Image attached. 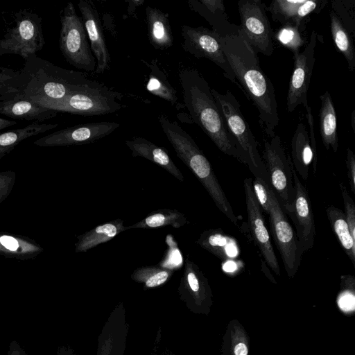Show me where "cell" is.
<instances>
[{"mask_svg":"<svg viewBox=\"0 0 355 355\" xmlns=\"http://www.w3.org/2000/svg\"><path fill=\"white\" fill-rule=\"evenodd\" d=\"M225 55L241 89L259 112V122L271 138L279 119L273 85L261 69L257 53L239 33L221 37Z\"/></svg>","mask_w":355,"mask_h":355,"instance_id":"1","label":"cell"},{"mask_svg":"<svg viewBox=\"0 0 355 355\" xmlns=\"http://www.w3.org/2000/svg\"><path fill=\"white\" fill-rule=\"evenodd\" d=\"M9 92L0 101L24 99L35 103L62 101L91 80L87 73L67 69L29 55Z\"/></svg>","mask_w":355,"mask_h":355,"instance_id":"2","label":"cell"},{"mask_svg":"<svg viewBox=\"0 0 355 355\" xmlns=\"http://www.w3.org/2000/svg\"><path fill=\"white\" fill-rule=\"evenodd\" d=\"M178 76L182 89L183 105L191 123H196L221 152L245 164L205 78L198 69L190 67H181Z\"/></svg>","mask_w":355,"mask_h":355,"instance_id":"3","label":"cell"},{"mask_svg":"<svg viewBox=\"0 0 355 355\" xmlns=\"http://www.w3.org/2000/svg\"><path fill=\"white\" fill-rule=\"evenodd\" d=\"M159 124L178 157L193 172L214 202L218 209L232 223L238 225V218L213 171L207 158L193 139L166 115L160 114Z\"/></svg>","mask_w":355,"mask_h":355,"instance_id":"4","label":"cell"},{"mask_svg":"<svg viewBox=\"0 0 355 355\" xmlns=\"http://www.w3.org/2000/svg\"><path fill=\"white\" fill-rule=\"evenodd\" d=\"M211 92L229 133L245 160V164L254 178L270 184L256 138L241 113L239 101L229 90L225 94H220L214 89H211Z\"/></svg>","mask_w":355,"mask_h":355,"instance_id":"5","label":"cell"},{"mask_svg":"<svg viewBox=\"0 0 355 355\" xmlns=\"http://www.w3.org/2000/svg\"><path fill=\"white\" fill-rule=\"evenodd\" d=\"M121 93L105 84L91 80L62 101L39 104L52 110L82 116L104 115L123 107Z\"/></svg>","mask_w":355,"mask_h":355,"instance_id":"6","label":"cell"},{"mask_svg":"<svg viewBox=\"0 0 355 355\" xmlns=\"http://www.w3.org/2000/svg\"><path fill=\"white\" fill-rule=\"evenodd\" d=\"M59 46L69 64L85 72L95 71L96 59L85 28L71 1L67 2L60 12Z\"/></svg>","mask_w":355,"mask_h":355,"instance_id":"7","label":"cell"},{"mask_svg":"<svg viewBox=\"0 0 355 355\" xmlns=\"http://www.w3.org/2000/svg\"><path fill=\"white\" fill-rule=\"evenodd\" d=\"M263 159L270 187L284 213L291 218L295 200L292 163L281 139L275 135L264 140Z\"/></svg>","mask_w":355,"mask_h":355,"instance_id":"8","label":"cell"},{"mask_svg":"<svg viewBox=\"0 0 355 355\" xmlns=\"http://www.w3.org/2000/svg\"><path fill=\"white\" fill-rule=\"evenodd\" d=\"M13 17L15 26L7 28L0 40V56L15 54L25 60L41 51L45 44L42 17L28 9L19 10Z\"/></svg>","mask_w":355,"mask_h":355,"instance_id":"9","label":"cell"},{"mask_svg":"<svg viewBox=\"0 0 355 355\" xmlns=\"http://www.w3.org/2000/svg\"><path fill=\"white\" fill-rule=\"evenodd\" d=\"M239 33L257 53L270 56L274 51L273 32L266 15V6L260 0H240Z\"/></svg>","mask_w":355,"mask_h":355,"instance_id":"10","label":"cell"},{"mask_svg":"<svg viewBox=\"0 0 355 355\" xmlns=\"http://www.w3.org/2000/svg\"><path fill=\"white\" fill-rule=\"evenodd\" d=\"M266 214L269 217L272 236L286 273L289 277H293L300 265L302 254L295 232L271 187L269 191V205Z\"/></svg>","mask_w":355,"mask_h":355,"instance_id":"11","label":"cell"},{"mask_svg":"<svg viewBox=\"0 0 355 355\" xmlns=\"http://www.w3.org/2000/svg\"><path fill=\"white\" fill-rule=\"evenodd\" d=\"M184 50L197 58H207L219 67L224 76L232 83L240 85L223 52L221 36L203 26H181Z\"/></svg>","mask_w":355,"mask_h":355,"instance_id":"12","label":"cell"},{"mask_svg":"<svg viewBox=\"0 0 355 355\" xmlns=\"http://www.w3.org/2000/svg\"><path fill=\"white\" fill-rule=\"evenodd\" d=\"M318 35L313 30L302 51L294 53V67L289 81L286 107L289 112L302 105L307 112L311 109L308 104L307 93L315 62V51Z\"/></svg>","mask_w":355,"mask_h":355,"instance_id":"13","label":"cell"},{"mask_svg":"<svg viewBox=\"0 0 355 355\" xmlns=\"http://www.w3.org/2000/svg\"><path fill=\"white\" fill-rule=\"evenodd\" d=\"M120 126L114 121H100L78 124L49 133L34 141L40 147L82 145L93 143L116 130Z\"/></svg>","mask_w":355,"mask_h":355,"instance_id":"14","label":"cell"},{"mask_svg":"<svg viewBox=\"0 0 355 355\" xmlns=\"http://www.w3.org/2000/svg\"><path fill=\"white\" fill-rule=\"evenodd\" d=\"M252 182V179L250 178H245L243 181L250 232L265 262L279 275L280 274L279 262L271 243L268 230L266 227L261 207L253 192Z\"/></svg>","mask_w":355,"mask_h":355,"instance_id":"15","label":"cell"},{"mask_svg":"<svg viewBox=\"0 0 355 355\" xmlns=\"http://www.w3.org/2000/svg\"><path fill=\"white\" fill-rule=\"evenodd\" d=\"M293 166V165H292ZM295 200L291 216L301 253L311 249L315 237V226L311 198L306 187L292 167Z\"/></svg>","mask_w":355,"mask_h":355,"instance_id":"16","label":"cell"},{"mask_svg":"<svg viewBox=\"0 0 355 355\" xmlns=\"http://www.w3.org/2000/svg\"><path fill=\"white\" fill-rule=\"evenodd\" d=\"M78 7L90 42L92 53L96 59V66L94 72L103 73L110 69L111 58L98 12L91 0H79Z\"/></svg>","mask_w":355,"mask_h":355,"instance_id":"17","label":"cell"},{"mask_svg":"<svg viewBox=\"0 0 355 355\" xmlns=\"http://www.w3.org/2000/svg\"><path fill=\"white\" fill-rule=\"evenodd\" d=\"M327 0H275L266 8L275 21L289 24L304 30L306 18L320 13Z\"/></svg>","mask_w":355,"mask_h":355,"instance_id":"18","label":"cell"},{"mask_svg":"<svg viewBox=\"0 0 355 355\" xmlns=\"http://www.w3.org/2000/svg\"><path fill=\"white\" fill-rule=\"evenodd\" d=\"M291 163L297 175L304 181L309 178V168L313 165L315 174L317 168V155L311 148L309 132L306 125L300 122L291 139Z\"/></svg>","mask_w":355,"mask_h":355,"instance_id":"19","label":"cell"},{"mask_svg":"<svg viewBox=\"0 0 355 355\" xmlns=\"http://www.w3.org/2000/svg\"><path fill=\"white\" fill-rule=\"evenodd\" d=\"M133 157H141L157 164L180 182L184 176L176 166L167 151L141 137H133L125 141Z\"/></svg>","mask_w":355,"mask_h":355,"instance_id":"20","label":"cell"},{"mask_svg":"<svg viewBox=\"0 0 355 355\" xmlns=\"http://www.w3.org/2000/svg\"><path fill=\"white\" fill-rule=\"evenodd\" d=\"M191 8L205 17L212 26V31L221 37L236 34L239 26L228 20L223 0L189 1Z\"/></svg>","mask_w":355,"mask_h":355,"instance_id":"21","label":"cell"},{"mask_svg":"<svg viewBox=\"0 0 355 355\" xmlns=\"http://www.w3.org/2000/svg\"><path fill=\"white\" fill-rule=\"evenodd\" d=\"M196 243L223 261L234 260L239 254L236 241L226 234L222 229L205 230Z\"/></svg>","mask_w":355,"mask_h":355,"instance_id":"22","label":"cell"},{"mask_svg":"<svg viewBox=\"0 0 355 355\" xmlns=\"http://www.w3.org/2000/svg\"><path fill=\"white\" fill-rule=\"evenodd\" d=\"M148 37L156 50H166L173 44L168 15L156 8H146Z\"/></svg>","mask_w":355,"mask_h":355,"instance_id":"23","label":"cell"},{"mask_svg":"<svg viewBox=\"0 0 355 355\" xmlns=\"http://www.w3.org/2000/svg\"><path fill=\"white\" fill-rule=\"evenodd\" d=\"M0 114L12 119L41 122L56 116L58 112L28 100L10 99L0 101Z\"/></svg>","mask_w":355,"mask_h":355,"instance_id":"24","label":"cell"},{"mask_svg":"<svg viewBox=\"0 0 355 355\" xmlns=\"http://www.w3.org/2000/svg\"><path fill=\"white\" fill-rule=\"evenodd\" d=\"M43 250L36 241L26 236L0 232V254L7 258L33 259Z\"/></svg>","mask_w":355,"mask_h":355,"instance_id":"25","label":"cell"},{"mask_svg":"<svg viewBox=\"0 0 355 355\" xmlns=\"http://www.w3.org/2000/svg\"><path fill=\"white\" fill-rule=\"evenodd\" d=\"M123 220L116 218L101 224L82 234L77 236L75 252H86L97 245L106 243L119 234L125 231Z\"/></svg>","mask_w":355,"mask_h":355,"instance_id":"26","label":"cell"},{"mask_svg":"<svg viewBox=\"0 0 355 355\" xmlns=\"http://www.w3.org/2000/svg\"><path fill=\"white\" fill-rule=\"evenodd\" d=\"M321 105L319 111L320 132L327 150L330 148L334 153L338 148L337 117L334 105L329 91L320 96Z\"/></svg>","mask_w":355,"mask_h":355,"instance_id":"27","label":"cell"},{"mask_svg":"<svg viewBox=\"0 0 355 355\" xmlns=\"http://www.w3.org/2000/svg\"><path fill=\"white\" fill-rule=\"evenodd\" d=\"M141 60L150 69L146 89L178 109L177 90L172 86L165 72L158 65L157 59H153L150 62L143 59Z\"/></svg>","mask_w":355,"mask_h":355,"instance_id":"28","label":"cell"},{"mask_svg":"<svg viewBox=\"0 0 355 355\" xmlns=\"http://www.w3.org/2000/svg\"><path fill=\"white\" fill-rule=\"evenodd\" d=\"M58 125L57 123H40L35 121L25 127L0 132V159L9 154L22 141L53 130Z\"/></svg>","mask_w":355,"mask_h":355,"instance_id":"29","label":"cell"},{"mask_svg":"<svg viewBox=\"0 0 355 355\" xmlns=\"http://www.w3.org/2000/svg\"><path fill=\"white\" fill-rule=\"evenodd\" d=\"M189 223L186 216L175 209H160L150 213L137 223L125 227L126 230L133 229H153L165 226L180 228Z\"/></svg>","mask_w":355,"mask_h":355,"instance_id":"30","label":"cell"},{"mask_svg":"<svg viewBox=\"0 0 355 355\" xmlns=\"http://www.w3.org/2000/svg\"><path fill=\"white\" fill-rule=\"evenodd\" d=\"M327 218L340 245L355 266V241L352 238L345 213L334 205L326 209Z\"/></svg>","mask_w":355,"mask_h":355,"instance_id":"31","label":"cell"},{"mask_svg":"<svg viewBox=\"0 0 355 355\" xmlns=\"http://www.w3.org/2000/svg\"><path fill=\"white\" fill-rule=\"evenodd\" d=\"M330 29L334 44L345 57L348 69L353 72L355 69V49L352 36L343 25L333 10L329 12Z\"/></svg>","mask_w":355,"mask_h":355,"instance_id":"32","label":"cell"},{"mask_svg":"<svg viewBox=\"0 0 355 355\" xmlns=\"http://www.w3.org/2000/svg\"><path fill=\"white\" fill-rule=\"evenodd\" d=\"M173 271V269L161 264L146 266L136 268L132 278L143 282L147 288H154L165 283Z\"/></svg>","mask_w":355,"mask_h":355,"instance_id":"33","label":"cell"},{"mask_svg":"<svg viewBox=\"0 0 355 355\" xmlns=\"http://www.w3.org/2000/svg\"><path fill=\"white\" fill-rule=\"evenodd\" d=\"M303 30L292 24H283L273 37L282 46L291 51L293 54L300 51L305 41L302 35Z\"/></svg>","mask_w":355,"mask_h":355,"instance_id":"34","label":"cell"},{"mask_svg":"<svg viewBox=\"0 0 355 355\" xmlns=\"http://www.w3.org/2000/svg\"><path fill=\"white\" fill-rule=\"evenodd\" d=\"M332 10L352 37L355 36V0H331Z\"/></svg>","mask_w":355,"mask_h":355,"instance_id":"35","label":"cell"},{"mask_svg":"<svg viewBox=\"0 0 355 355\" xmlns=\"http://www.w3.org/2000/svg\"><path fill=\"white\" fill-rule=\"evenodd\" d=\"M343 204L345 207V215L349 229L352 238L355 241V205L353 199L349 196L346 187L339 184Z\"/></svg>","mask_w":355,"mask_h":355,"instance_id":"36","label":"cell"},{"mask_svg":"<svg viewBox=\"0 0 355 355\" xmlns=\"http://www.w3.org/2000/svg\"><path fill=\"white\" fill-rule=\"evenodd\" d=\"M252 187L261 210L266 213L269 205V191L270 184L258 178L252 180Z\"/></svg>","mask_w":355,"mask_h":355,"instance_id":"37","label":"cell"},{"mask_svg":"<svg viewBox=\"0 0 355 355\" xmlns=\"http://www.w3.org/2000/svg\"><path fill=\"white\" fill-rule=\"evenodd\" d=\"M16 178L17 174L13 171L0 172V204L11 193Z\"/></svg>","mask_w":355,"mask_h":355,"instance_id":"38","label":"cell"},{"mask_svg":"<svg viewBox=\"0 0 355 355\" xmlns=\"http://www.w3.org/2000/svg\"><path fill=\"white\" fill-rule=\"evenodd\" d=\"M19 74V70L0 66V96L8 93Z\"/></svg>","mask_w":355,"mask_h":355,"instance_id":"39","label":"cell"},{"mask_svg":"<svg viewBox=\"0 0 355 355\" xmlns=\"http://www.w3.org/2000/svg\"><path fill=\"white\" fill-rule=\"evenodd\" d=\"M346 166L350 189L352 192L355 194V155L349 148L347 149Z\"/></svg>","mask_w":355,"mask_h":355,"instance_id":"40","label":"cell"},{"mask_svg":"<svg viewBox=\"0 0 355 355\" xmlns=\"http://www.w3.org/2000/svg\"><path fill=\"white\" fill-rule=\"evenodd\" d=\"M114 21V19L112 16H110V14H106L103 16V26L105 28L110 31V33L115 36L116 35V28L114 23H111Z\"/></svg>","mask_w":355,"mask_h":355,"instance_id":"41","label":"cell"},{"mask_svg":"<svg viewBox=\"0 0 355 355\" xmlns=\"http://www.w3.org/2000/svg\"><path fill=\"white\" fill-rule=\"evenodd\" d=\"M128 3V15L129 17H132V16L135 17V11L136 8L142 5L144 3V0H128L126 1Z\"/></svg>","mask_w":355,"mask_h":355,"instance_id":"42","label":"cell"},{"mask_svg":"<svg viewBox=\"0 0 355 355\" xmlns=\"http://www.w3.org/2000/svg\"><path fill=\"white\" fill-rule=\"evenodd\" d=\"M234 355H248V349L244 343H237L234 349Z\"/></svg>","mask_w":355,"mask_h":355,"instance_id":"43","label":"cell"},{"mask_svg":"<svg viewBox=\"0 0 355 355\" xmlns=\"http://www.w3.org/2000/svg\"><path fill=\"white\" fill-rule=\"evenodd\" d=\"M17 123V121L8 120L0 117V130L15 125Z\"/></svg>","mask_w":355,"mask_h":355,"instance_id":"44","label":"cell"},{"mask_svg":"<svg viewBox=\"0 0 355 355\" xmlns=\"http://www.w3.org/2000/svg\"><path fill=\"white\" fill-rule=\"evenodd\" d=\"M351 125L353 131L355 130V110H353L351 114Z\"/></svg>","mask_w":355,"mask_h":355,"instance_id":"45","label":"cell"}]
</instances>
